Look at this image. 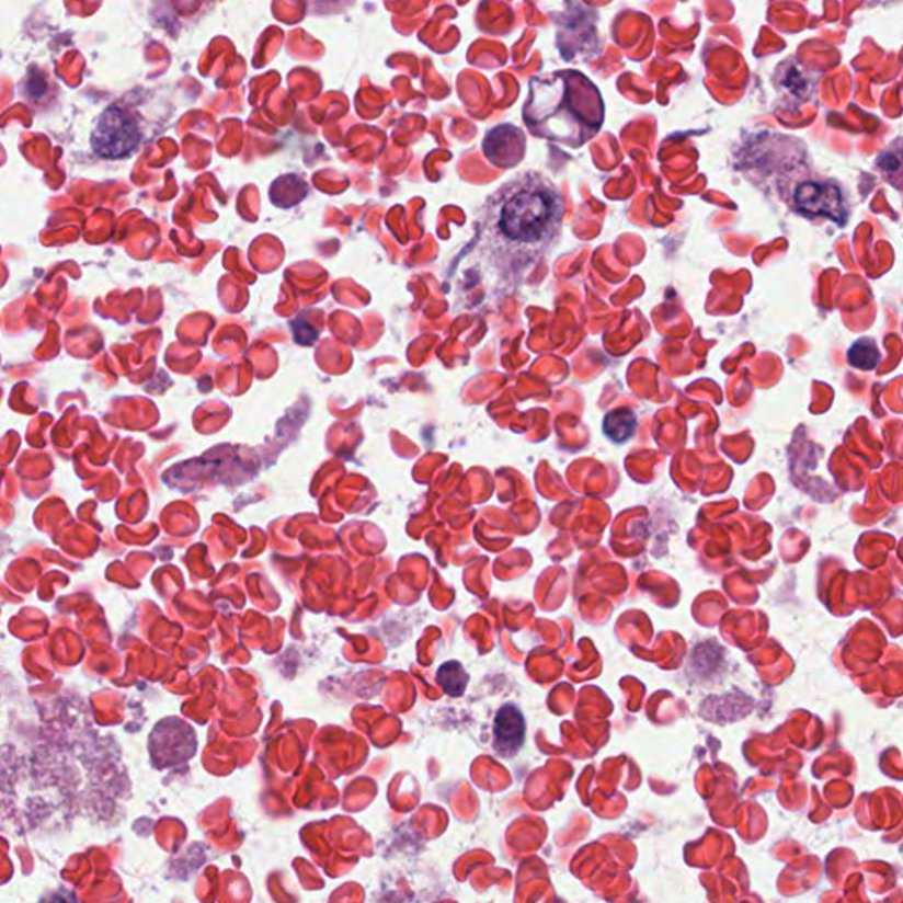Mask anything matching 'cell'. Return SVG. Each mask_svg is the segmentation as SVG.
<instances>
[{"instance_id":"cell-2","label":"cell","mask_w":903,"mask_h":903,"mask_svg":"<svg viewBox=\"0 0 903 903\" xmlns=\"http://www.w3.org/2000/svg\"><path fill=\"white\" fill-rule=\"evenodd\" d=\"M531 89L551 100L546 101L551 103L549 113L535 118L540 126L551 123L547 136L555 138L558 126H564L563 140L581 145L598 132L604 118L601 94L583 75L558 72L547 82H534Z\"/></svg>"},{"instance_id":"cell-6","label":"cell","mask_w":903,"mask_h":903,"mask_svg":"<svg viewBox=\"0 0 903 903\" xmlns=\"http://www.w3.org/2000/svg\"><path fill=\"white\" fill-rule=\"evenodd\" d=\"M526 736V722L519 708L503 706L494 719V750L502 757H512L519 752Z\"/></svg>"},{"instance_id":"cell-9","label":"cell","mask_w":903,"mask_h":903,"mask_svg":"<svg viewBox=\"0 0 903 903\" xmlns=\"http://www.w3.org/2000/svg\"><path fill=\"white\" fill-rule=\"evenodd\" d=\"M787 66H789L787 71L780 69L781 89H784L790 98H796V100L800 101L807 100L813 91V82H810L809 75H807L803 69L796 68V62H787Z\"/></svg>"},{"instance_id":"cell-7","label":"cell","mask_w":903,"mask_h":903,"mask_svg":"<svg viewBox=\"0 0 903 903\" xmlns=\"http://www.w3.org/2000/svg\"><path fill=\"white\" fill-rule=\"evenodd\" d=\"M636 427V413L627 410V408L609 411L606 419H604V433L610 442L618 443V445H624L628 439H632Z\"/></svg>"},{"instance_id":"cell-1","label":"cell","mask_w":903,"mask_h":903,"mask_svg":"<svg viewBox=\"0 0 903 903\" xmlns=\"http://www.w3.org/2000/svg\"><path fill=\"white\" fill-rule=\"evenodd\" d=\"M563 221V199L547 182L523 184L503 202L498 226L508 242L540 254L551 248Z\"/></svg>"},{"instance_id":"cell-10","label":"cell","mask_w":903,"mask_h":903,"mask_svg":"<svg viewBox=\"0 0 903 903\" xmlns=\"http://www.w3.org/2000/svg\"><path fill=\"white\" fill-rule=\"evenodd\" d=\"M849 364L856 369L872 370L881 362V353L872 339H859L847 352Z\"/></svg>"},{"instance_id":"cell-3","label":"cell","mask_w":903,"mask_h":903,"mask_svg":"<svg viewBox=\"0 0 903 903\" xmlns=\"http://www.w3.org/2000/svg\"><path fill=\"white\" fill-rule=\"evenodd\" d=\"M138 141V124L132 113L121 106L104 110L92 132V147L103 158H124L132 155Z\"/></svg>"},{"instance_id":"cell-8","label":"cell","mask_w":903,"mask_h":903,"mask_svg":"<svg viewBox=\"0 0 903 903\" xmlns=\"http://www.w3.org/2000/svg\"><path fill=\"white\" fill-rule=\"evenodd\" d=\"M468 679H470V676L466 673L462 664H459L456 660L445 662L438 668V674H436V682H438L439 687L450 697H461L466 691Z\"/></svg>"},{"instance_id":"cell-4","label":"cell","mask_w":903,"mask_h":903,"mask_svg":"<svg viewBox=\"0 0 903 903\" xmlns=\"http://www.w3.org/2000/svg\"><path fill=\"white\" fill-rule=\"evenodd\" d=\"M149 748L156 768H173L195 755V731L182 720H163L150 734Z\"/></svg>"},{"instance_id":"cell-5","label":"cell","mask_w":903,"mask_h":903,"mask_svg":"<svg viewBox=\"0 0 903 903\" xmlns=\"http://www.w3.org/2000/svg\"><path fill=\"white\" fill-rule=\"evenodd\" d=\"M792 207L804 216L830 217L838 225H844L845 214H847L844 196L835 184L809 181V179L795 185Z\"/></svg>"}]
</instances>
